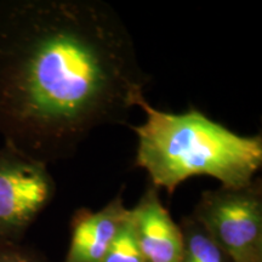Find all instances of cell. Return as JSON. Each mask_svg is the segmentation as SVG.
<instances>
[{
    "instance_id": "cell-2",
    "label": "cell",
    "mask_w": 262,
    "mask_h": 262,
    "mask_svg": "<svg viewBox=\"0 0 262 262\" xmlns=\"http://www.w3.org/2000/svg\"><path fill=\"white\" fill-rule=\"evenodd\" d=\"M145 123L130 126L137 136L135 165L150 186L171 195L193 176H210L221 187L253 182L262 166V136H242L195 108L182 113L157 110L140 98Z\"/></svg>"
},
{
    "instance_id": "cell-4",
    "label": "cell",
    "mask_w": 262,
    "mask_h": 262,
    "mask_svg": "<svg viewBox=\"0 0 262 262\" xmlns=\"http://www.w3.org/2000/svg\"><path fill=\"white\" fill-rule=\"evenodd\" d=\"M55 194L47 164L9 146L0 148V239L19 242Z\"/></svg>"
},
{
    "instance_id": "cell-8",
    "label": "cell",
    "mask_w": 262,
    "mask_h": 262,
    "mask_svg": "<svg viewBox=\"0 0 262 262\" xmlns=\"http://www.w3.org/2000/svg\"><path fill=\"white\" fill-rule=\"evenodd\" d=\"M102 262H143L136 243L131 211Z\"/></svg>"
},
{
    "instance_id": "cell-1",
    "label": "cell",
    "mask_w": 262,
    "mask_h": 262,
    "mask_svg": "<svg viewBox=\"0 0 262 262\" xmlns=\"http://www.w3.org/2000/svg\"><path fill=\"white\" fill-rule=\"evenodd\" d=\"M150 75L103 0H0V135L49 165L127 124Z\"/></svg>"
},
{
    "instance_id": "cell-9",
    "label": "cell",
    "mask_w": 262,
    "mask_h": 262,
    "mask_svg": "<svg viewBox=\"0 0 262 262\" xmlns=\"http://www.w3.org/2000/svg\"><path fill=\"white\" fill-rule=\"evenodd\" d=\"M0 262H47L32 249L22 247L18 242L0 239Z\"/></svg>"
},
{
    "instance_id": "cell-5",
    "label": "cell",
    "mask_w": 262,
    "mask_h": 262,
    "mask_svg": "<svg viewBox=\"0 0 262 262\" xmlns=\"http://www.w3.org/2000/svg\"><path fill=\"white\" fill-rule=\"evenodd\" d=\"M130 211L143 262H181V228L164 206L158 188L147 187Z\"/></svg>"
},
{
    "instance_id": "cell-6",
    "label": "cell",
    "mask_w": 262,
    "mask_h": 262,
    "mask_svg": "<svg viewBox=\"0 0 262 262\" xmlns=\"http://www.w3.org/2000/svg\"><path fill=\"white\" fill-rule=\"evenodd\" d=\"M122 192L102 209L80 208L71 221V241L63 262H102L129 216Z\"/></svg>"
},
{
    "instance_id": "cell-3",
    "label": "cell",
    "mask_w": 262,
    "mask_h": 262,
    "mask_svg": "<svg viewBox=\"0 0 262 262\" xmlns=\"http://www.w3.org/2000/svg\"><path fill=\"white\" fill-rule=\"evenodd\" d=\"M232 262H262V182L202 193L192 214Z\"/></svg>"
},
{
    "instance_id": "cell-7",
    "label": "cell",
    "mask_w": 262,
    "mask_h": 262,
    "mask_svg": "<svg viewBox=\"0 0 262 262\" xmlns=\"http://www.w3.org/2000/svg\"><path fill=\"white\" fill-rule=\"evenodd\" d=\"M179 225L183 239L181 262H232L192 215L185 216Z\"/></svg>"
}]
</instances>
